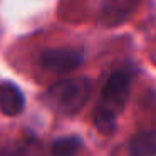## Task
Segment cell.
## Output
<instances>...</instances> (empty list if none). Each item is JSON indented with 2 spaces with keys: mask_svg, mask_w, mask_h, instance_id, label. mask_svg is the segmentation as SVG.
<instances>
[{
  "mask_svg": "<svg viewBox=\"0 0 156 156\" xmlns=\"http://www.w3.org/2000/svg\"><path fill=\"white\" fill-rule=\"evenodd\" d=\"M91 98V81L86 77H67L51 86L47 91V102L62 114L79 112Z\"/></svg>",
  "mask_w": 156,
  "mask_h": 156,
  "instance_id": "cell-1",
  "label": "cell"
},
{
  "mask_svg": "<svg viewBox=\"0 0 156 156\" xmlns=\"http://www.w3.org/2000/svg\"><path fill=\"white\" fill-rule=\"evenodd\" d=\"M129 91H131V76H129V72L126 71L112 72L109 76V79L106 81L104 87H102L98 108L112 112L114 116H119L126 109Z\"/></svg>",
  "mask_w": 156,
  "mask_h": 156,
  "instance_id": "cell-2",
  "label": "cell"
},
{
  "mask_svg": "<svg viewBox=\"0 0 156 156\" xmlns=\"http://www.w3.org/2000/svg\"><path fill=\"white\" fill-rule=\"evenodd\" d=\"M84 64V52L76 47H51L41 54V66L57 76L71 74Z\"/></svg>",
  "mask_w": 156,
  "mask_h": 156,
  "instance_id": "cell-3",
  "label": "cell"
},
{
  "mask_svg": "<svg viewBox=\"0 0 156 156\" xmlns=\"http://www.w3.org/2000/svg\"><path fill=\"white\" fill-rule=\"evenodd\" d=\"M141 0H104L99 20L106 27H116L124 24L136 12Z\"/></svg>",
  "mask_w": 156,
  "mask_h": 156,
  "instance_id": "cell-4",
  "label": "cell"
},
{
  "mask_svg": "<svg viewBox=\"0 0 156 156\" xmlns=\"http://www.w3.org/2000/svg\"><path fill=\"white\" fill-rule=\"evenodd\" d=\"M25 98L20 87L14 82H2L0 84V111L5 116H19L24 111Z\"/></svg>",
  "mask_w": 156,
  "mask_h": 156,
  "instance_id": "cell-5",
  "label": "cell"
},
{
  "mask_svg": "<svg viewBox=\"0 0 156 156\" xmlns=\"http://www.w3.org/2000/svg\"><path fill=\"white\" fill-rule=\"evenodd\" d=\"M129 156H156V129L138 131L128 144Z\"/></svg>",
  "mask_w": 156,
  "mask_h": 156,
  "instance_id": "cell-6",
  "label": "cell"
},
{
  "mask_svg": "<svg viewBox=\"0 0 156 156\" xmlns=\"http://www.w3.org/2000/svg\"><path fill=\"white\" fill-rule=\"evenodd\" d=\"M82 149V139L77 136H62L57 138L51 146L52 156H77Z\"/></svg>",
  "mask_w": 156,
  "mask_h": 156,
  "instance_id": "cell-7",
  "label": "cell"
},
{
  "mask_svg": "<svg viewBox=\"0 0 156 156\" xmlns=\"http://www.w3.org/2000/svg\"><path fill=\"white\" fill-rule=\"evenodd\" d=\"M92 121L94 126L101 134L104 136H111L116 131V121H118V116H114L112 112L104 111L101 108L94 109V116H92Z\"/></svg>",
  "mask_w": 156,
  "mask_h": 156,
  "instance_id": "cell-8",
  "label": "cell"
},
{
  "mask_svg": "<svg viewBox=\"0 0 156 156\" xmlns=\"http://www.w3.org/2000/svg\"><path fill=\"white\" fill-rule=\"evenodd\" d=\"M0 156H42V153L35 143H17L12 148L2 149Z\"/></svg>",
  "mask_w": 156,
  "mask_h": 156,
  "instance_id": "cell-9",
  "label": "cell"
}]
</instances>
